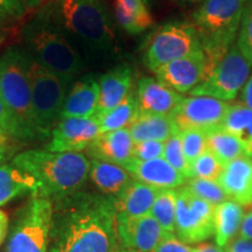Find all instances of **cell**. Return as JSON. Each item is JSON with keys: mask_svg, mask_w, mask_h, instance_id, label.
<instances>
[{"mask_svg": "<svg viewBox=\"0 0 252 252\" xmlns=\"http://www.w3.org/2000/svg\"><path fill=\"white\" fill-rule=\"evenodd\" d=\"M58 201L48 252H124L116 228L115 201L77 193Z\"/></svg>", "mask_w": 252, "mask_h": 252, "instance_id": "1", "label": "cell"}, {"mask_svg": "<svg viewBox=\"0 0 252 252\" xmlns=\"http://www.w3.org/2000/svg\"><path fill=\"white\" fill-rule=\"evenodd\" d=\"M49 6L74 46L87 58H105L118 50L111 14L99 0H58Z\"/></svg>", "mask_w": 252, "mask_h": 252, "instance_id": "2", "label": "cell"}, {"mask_svg": "<svg viewBox=\"0 0 252 252\" xmlns=\"http://www.w3.org/2000/svg\"><path fill=\"white\" fill-rule=\"evenodd\" d=\"M12 166L31 175L37 185V195L61 200L78 193L90 172V161L81 153H58L27 150L12 160Z\"/></svg>", "mask_w": 252, "mask_h": 252, "instance_id": "3", "label": "cell"}, {"mask_svg": "<svg viewBox=\"0 0 252 252\" xmlns=\"http://www.w3.org/2000/svg\"><path fill=\"white\" fill-rule=\"evenodd\" d=\"M25 52L68 83L81 74L84 61L56 20L50 6L42 8L23 31Z\"/></svg>", "mask_w": 252, "mask_h": 252, "instance_id": "4", "label": "cell"}, {"mask_svg": "<svg viewBox=\"0 0 252 252\" xmlns=\"http://www.w3.org/2000/svg\"><path fill=\"white\" fill-rule=\"evenodd\" d=\"M248 1L206 0L191 15L206 58V78L234 46Z\"/></svg>", "mask_w": 252, "mask_h": 252, "instance_id": "5", "label": "cell"}, {"mask_svg": "<svg viewBox=\"0 0 252 252\" xmlns=\"http://www.w3.org/2000/svg\"><path fill=\"white\" fill-rule=\"evenodd\" d=\"M0 93L23 132L24 140L40 138L34 124L31 86L23 48L11 47L0 56Z\"/></svg>", "mask_w": 252, "mask_h": 252, "instance_id": "6", "label": "cell"}, {"mask_svg": "<svg viewBox=\"0 0 252 252\" xmlns=\"http://www.w3.org/2000/svg\"><path fill=\"white\" fill-rule=\"evenodd\" d=\"M25 58L31 86L34 124L39 137L45 139L50 137L53 128L59 123L65 97L72 84L41 65L27 52H25Z\"/></svg>", "mask_w": 252, "mask_h": 252, "instance_id": "7", "label": "cell"}, {"mask_svg": "<svg viewBox=\"0 0 252 252\" xmlns=\"http://www.w3.org/2000/svg\"><path fill=\"white\" fill-rule=\"evenodd\" d=\"M203 52L195 27L184 21H171L152 33L145 42L143 61L154 71L175 60Z\"/></svg>", "mask_w": 252, "mask_h": 252, "instance_id": "8", "label": "cell"}, {"mask_svg": "<svg viewBox=\"0 0 252 252\" xmlns=\"http://www.w3.org/2000/svg\"><path fill=\"white\" fill-rule=\"evenodd\" d=\"M54 216L53 201L33 196L9 235L5 252H48Z\"/></svg>", "mask_w": 252, "mask_h": 252, "instance_id": "9", "label": "cell"}, {"mask_svg": "<svg viewBox=\"0 0 252 252\" xmlns=\"http://www.w3.org/2000/svg\"><path fill=\"white\" fill-rule=\"evenodd\" d=\"M252 64L241 54L237 46L229 49L212 74L190 91L191 96H208L224 102L235 99L250 77Z\"/></svg>", "mask_w": 252, "mask_h": 252, "instance_id": "10", "label": "cell"}, {"mask_svg": "<svg viewBox=\"0 0 252 252\" xmlns=\"http://www.w3.org/2000/svg\"><path fill=\"white\" fill-rule=\"evenodd\" d=\"M215 207L182 187L176 190L175 232L185 243H201L214 235Z\"/></svg>", "mask_w": 252, "mask_h": 252, "instance_id": "11", "label": "cell"}, {"mask_svg": "<svg viewBox=\"0 0 252 252\" xmlns=\"http://www.w3.org/2000/svg\"><path fill=\"white\" fill-rule=\"evenodd\" d=\"M230 104L208 96L184 97L172 119L179 132L197 130L209 132L222 125Z\"/></svg>", "mask_w": 252, "mask_h": 252, "instance_id": "12", "label": "cell"}, {"mask_svg": "<svg viewBox=\"0 0 252 252\" xmlns=\"http://www.w3.org/2000/svg\"><path fill=\"white\" fill-rule=\"evenodd\" d=\"M100 132L94 117L60 119L50 133L47 151L58 153H80L96 140Z\"/></svg>", "mask_w": 252, "mask_h": 252, "instance_id": "13", "label": "cell"}, {"mask_svg": "<svg viewBox=\"0 0 252 252\" xmlns=\"http://www.w3.org/2000/svg\"><path fill=\"white\" fill-rule=\"evenodd\" d=\"M118 241L128 252H154L167 235L157 220L149 214L137 219L116 220Z\"/></svg>", "mask_w": 252, "mask_h": 252, "instance_id": "14", "label": "cell"}, {"mask_svg": "<svg viewBox=\"0 0 252 252\" xmlns=\"http://www.w3.org/2000/svg\"><path fill=\"white\" fill-rule=\"evenodd\" d=\"M153 72L176 93L189 94L206 78V58L201 52L163 64Z\"/></svg>", "mask_w": 252, "mask_h": 252, "instance_id": "15", "label": "cell"}, {"mask_svg": "<svg viewBox=\"0 0 252 252\" xmlns=\"http://www.w3.org/2000/svg\"><path fill=\"white\" fill-rule=\"evenodd\" d=\"M138 108L140 113L172 117L184 96L153 77H141L137 86Z\"/></svg>", "mask_w": 252, "mask_h": 252, "instance_id": "16", "label": "cell"}, {"mask_svg": "<svg viewBox=\"0 0 252 252\" xmlns=\"http://www.w3.org/2000/svg\"><path fill=\"white\" fill-rule=\"evenodd\" d=\"M124 168L135 180L157 189H174L185 184L186 178L175 171L163 158L141 161L134 158L124 166Z\"/></svg>", "mask_w": 252, "mask_h": 252, "instance_id": "17", "label": "cell"}, {"mask_svg": "<svg viewBox=\"0 0 252 252\" xmlns=\"http://www.w3.org/2000/svg\"><path fill=\"white\" fill-rule=\"evenodd\" d=\"M220 187L228 195L229 200L241 206L252 204V159L241 157L224 165L220 178Z\"/></svg>", "mask_w": 252, "mask_h": 252, "instance_id": "18", "label": "cell"}, {"mask_svg": "<svg viewBox=\"0 0 252 252\" xmlns=\"http://www.w3.org/2000/svg\"><path fill=\"white\" fill-rule=\"evenodd\" d=\"M98 81L93 75L80 78L68 91L60 119L94 117L98 109Z\"/></svg>", "mask_w": 252, "mask_h": 252, "instance_id": "19", "label": "cell"}, {"mask_svg": "<svg viewBox=\"0 0 252 252\" xmlns=\"http://www.w3.org/2000/svg\"><path fill=\"white\" fill-rule=\"evenodd\" d=\"M133 147L128 128H122L102 133L87 150L94 159L124 167L133 158Z\"/></svg>", "mask_w": 252, "mask_h": 252, "instance_id": "20", "label": "cell"}, {"mask_svg": "<svg viewBox=\"0 0 252 252\" xmlns=\"http://www.w3.org/2000/svg\"><path fill=\"white\" fill-rule=\"evenodd\" d=\"M159 189L138 180H132L116 197V220H125L149 215Z\"/></svg>", "mask_w": 252, "mask_h": 252, "instance_id": "21", "label": "cell"}, {"mask_svg": "<svg viewBox=\"0 0 252 252\" xmlns=\"http://www.w3.org/2000/svg\"><path fill=\"white\" fill-rule=\"evenodd\" d=\"M133 72L128 64H119L98 80L99 99L96 115H102L122 103L131 94Z\"/></svg>", "mask_w": 252, "mask_h": 252, "instance_id": "22", "label": "cell"}, {"mask_svg": "<svg viewBox=\"0 0 252 252\" xmlns=\"http://www.w3.org/2000/svg\"><path fill=\"white\" fill-rule=\"evenodd\" d=\"M89 176L102 193L115 195L116 197L132 181V175L124 167L97 159L90 161Z\"/></svg>", "mask_w": 252, "mask_h": 252, "instance_id": "23", "label": "cell"}, {"mask_svg": "<svg viewBox=\"0 0 252 252\" xmlns=\"http://www.w3.org/2000/svg\"><path fill=\"white\" fill-rule=\"evenodd\" d=\"M134 143L140 141H165L178 131L171 117L150 113H140L128 127Z\"/></svg>", "mask_w": 252, "mask_h": 252, "instance_id": "24", "label": "cell"}, {"mask_svg": "<svg viewBox=\"0 0 252 252\" xmlns=\"http://www.w3.org/2000/svg\"><path fill=\"white\" fill-rule=\"evenodd\" d=\"M115 19L123 30L130 34H140L154 24L145 0H115Z\"/></svg>", "mask_w": 252, "mask_h": 252, "instance_id": "25", "label": "cell"}, {"mask_svg": "<svg viewBox=\"0 0 252 252\" xmlns=\"http://www.w3.org/2000/svg\"><path fill=\"white\" fill-rule=\"evenodd\" d=\"M244 217L243 208L232 200L215 207L214 214V236L217 247L225 248L239 232Z\"/></svg>", "mask_w": 252, "mask_h": 252, "instance_id": "26", "label": "cell"}, {"mask_svg": "<svg viewBox=\"0 0 252 252\" xmlns=\"http://www.w3.org/2000/svg\"><path fill=\"white\" fill-rule=\"evenodd\" d=\"M26 193L37 195L36 181L14 166H0V207Z\"/></svg>", "mask_w": 252, "mask_h": 252, "instance_id": "27", "label": "cell"}, {"mask_svg": "<svg viewBox=\"0 0 252 252\" xmlns=\"http://www.w3.org/2000/svg\"><path fill=\"white\" fill-rule=\"evenodd\" d=\"M220 126L241 141L245 156L252 159V110L243 103L230 104Z\"/></svg>", "mask_w": 252, "mask_h": 252, "instance_id": "28", "label": "cell"}, {"mask_svg": "<svg viewBox=\"0 0 252 252\" xmlns=\"http://www.w3.org/2000/svg\"><path fill=\"white\" fill-rule=\"evenodd\" d=\"M138 115H139V108H138L137 97L135 94L131 93L117 106L102 115H96L94 118L98 122L100 132L106 133L122 128H128Z\"/></svg>", "mask_w": 252, "mask_h": 252, "instance_id": "29", "label": "cell"}, {"mask_svg": "<svg viewBox=\"0 0 252 252\" xmlns=\"http://www.w3.org/2000/svg\"><path fill=\"white\" fill-rule=\"evenodd\" d=\"M206 134L207 150H209L223 166L237 158L245 156L243 145L241 141L235 135L225 131L222 126L213 128Z\"/></svg>", "mask_w": 252, "mask_h": 252, "instance_id": "30", "label": "cell"}, {"mask_svg": "<svg viewBox=\"0 0 252 252\" xmlns=\"http://www.w3.org/2000/svg\"><path fill=\"white\" fill-rule=\"evenodd\" d=\"M175 189H159L151 210V215L157 220L166 234H175Z\"/></svg>", "mask_w": 252, "mask_h": 252, "instance_id": "31", "label": "cell"}, {"mask_svg": "<svg viewBox=\"0 0 252 252\" xmlns=\"http://www.w3.org/2000/svg\"><path fill=\"white\" fill-rule=\"evenodd\" d=\"M162 158L175 171H178L186 178V180L190 179V165L186 159L184 150H182L180 132H176L165 141Z\"/></svg>", "mask_w": 252, "mask_h": 252, "instance_id": "32", "label": "cell"}, {"mask_svg": "<svg viewBox=\"0 0 252 252\" xmlns=\"http://www.w3.org/2000/svg\"><path fill=\"white\" fill-rule=\"evenodd\" d=\"M186 187L195 196L202 198L213 206L225 202L229 200L228 195L223 190L216 180H204V179H191Z\"/></svg>", "mask_w": 252, "mask_h": 252, "instance_id": "33", "label": "cell"}, {"mask_svg": "<svg viewBox=\"0 0 252 252\" xmlns=\"http://www.w3.org/2000/svg\"><path fill=\"white\" fill-rule=\"evenodd\" d=\"M222 163L210 152L204 151L190 163V179H204V180H216L223 171Z\"/></svg>", "mask_w": 252, "mask_h": 252, "instance_id": "34", "label": "cell"}, {"mask_svg": "<svg viewBox=\"0 0 252 252\" xmlns=\"http://www.w3.org/2000/svg\"><path fill=\"white\" fill-rule=\"evenodd\" d=\"M236 46L247 61L252 64V0H249L245 6Z\"/></svg>", "mask_w": 252, "mask_h": 252, "instance_id": "35", "label": "cell"}, {"mask_svg": "<svg viewBox=\"0 0 252 252\" xmlns=\"http://www.w3.org/2000/svg\"><path fill=\"white\" fill-rule=\"evenodd\" d=\"M182 150L185 157L190 165L191 162L207 151V134L206 132L197 130H187L180 132Z\"/></svg>", "mask_w": 252, "mask_h": 252, "instance_id": "36", "label": "cell"}, {"mask_svg": "<svg viewBox=\"0 0 252 252\" xmlns=\"http://www.w3.org/2000/svg\"><path fill=\"white\" fill-rule=\"evenodd\" d=\"M0 130L4 132L6 135H8L11 139L25 141L23 132L15 123L14 118L12 117L7 105H6L4 98H2L1 93H0Z\"/></svg>", "mask_w": 252, "mask_h": 252, "instance_id": "37", "label": "cell"}, {"mask_svg": "<svg viewBox=\"0 0 252 252\" xmlns=\"http://www.w3.org/2000/svg\"><path fill=\"white\" fill-rule=\"evenodd\" d=\"M163 146H165V143L162 141L147 140L134 143L133 158L137 160H141V161L162 158Z\"/></svg>", "mask_w": 252, "mask_h": 252, "instance_id": "38", "label": "cell"}, {"mask_svg": "<svg viewBox=\"0 0 252 252\" xmlns=\"http://www.w3.org/2000/svg\"><path fill=\"white\" fill-rule=\"evenodd\" d=\"M27 5L25 0H0V18L19 19L26 13Z\"/></svg>", "mask_w": 252, "mask_h": 252, "instance_id": "39", "label": "cell"}, {"mask_svg": "<svg viewBox=\"0 0 252 252\" xmlns=\"http://www.w3.org/2000/svg\"><path fill=\"white\" fill-rule=\"evenodd\" d=\"M154 252H193V248L182 242L175 235L167 234L161 239Z\"/></svg>", "mask_w": 252, "mask_h": 252, "instance_id": "40", "label": "cell"}, {"mask_svg": "<svg viewBox=\"0 0 252 252\" xmlns=\"http://www.w3.org/2000/svg\"><path fill=\"white\" fill-rule=\"evenodd\" d=\"M239 238L252 241V210L245 214L239 228Z\"/></svg>", "mask_w": 252, "mask_h": 252, "instance_id": "41", "label": "cell"}, {"mask_svg": "<svg viewBox=\"0 0 252 252\" xmlns=\"http://www.w3.org/2000/svg\"><path fill=\"white\" fill-rule=\"evenodd\" d=\"M228 249L231 252H252V241L237 238L229 244Z\"/></svg>", "mask_w": 252, "mask_h": 252, "instance_id": "42", "label": "cell"}, {"mask_svg": "<svg viewBox=\"0 0 252 252\" xmlns=\"http://www.w3.org/2000/svg\"><path fill=\"white\" fill-rule=\"evenodd\" d=\"M9 149H11V138L0 130V162L4 161L8 156Z\"/></svg>", "mask_w": 252, "mask_h": 252, "instance_id": "43", "label": "cell"}, {"mask_svg": "<svg viewBox=\"0 0 252 252\" xmlns=\"http://www.w3.org/2000/svg\"><path fill=\"white\" fill-rule=\"evenodd\" d=\"M241 99L244 105H247L249 109L252 110V75L249 77L247 84H245L243 90H242Z\"/></svg>", "mask_w": 252, "mask_h": 252, "instance_id": "44", "label": "cell"}, {"mask_svg": "<svg viewBox=\"0 0 252 252\" xmlns=\"http://www.w3.org/2000/svg\"><path fill=\"white\" fill-rule=\"evenodd\" d=\"M8 231V217L5 212L0 210V245L5 241Z\"/></svg>", "mask_w": 252, "mask_h": 252, "instance_id": "45", "label": "cell"}, {"mask_svg": "<svg viewBox=\"0 0 252 252\" xmlns=\"http://www.w3.org/2000/svg\"><path fill=\"white\" fill-rule=\"evenodd\" d=\"M193 252H223V249L212 243H200L193 249Z\"/></svg>", "mask_w": 252, "mask_h": 252, "instance_id": "46", "label": "cell"}, {"mask_svg": "<svg viewBox=\"0 0 252 252\" xmlns=\"http://www.w3.org/2000/svg\"><path fill=\"white\" fill-rule=\"evenodd\" d=\"M25 1H26L27 7L34 8V7H36V6H39L41 2L43 1V0H25Z\"/></svg>", "mask_w": 252, "mask_h": 252, "instance_id": "47", "label": "cell"}, {"mask_svg": "<svg viewBox=\"0 0 252 252\" xmlns=\"http://www.w3.org/2000/svg\"><path fill=\"white\" fill-rule=\"evenodd\" d=\"M182 2H193V1H200V0H180Z\"/></svg>", "mask_w": 252, "mask_h": 252, "instance_id": "48", "label": "cell"}, {"mask_svg": "<svg viewBox=\"0 0 252 252\" xmlns=\"http://www.w3.org/2000/svg\"><path fill=\"white\" fill-rule=\"evenodd\" d=\"M4 23H5V19L0 18V28H1V26H2V25H4Z\"/></svg>", "mask_w": 252, "mask_h": 252, "instance_id": "49", "label": "cell"}, {"mask_svg": "<svg viewBox=\"0 0 252 252\" xmlns=\"http://www.w3.org/2000/svg\"><path fill=\"white\" fill-rule=\"evenodd\" d=\"M2 41H4V36L1 35V34H0V45H1V42Z\"/></svg>", "mask_w": 252, "mask_h": 252, "instance_id": "50", "label": "cell"}, {"mask_svg": "<svg viewBox=\"0 0 252 252\" xmlns=\"http://www.w3.org/2000/svg\"><path fill=\"white\" fill-rule=\"evenodd\" d=\"M223 252H231V251H230V250H229V249H228V248H226V249H224V250H223Z\"/></svg>", "mask_w": 252, "mask_h": 252, "instance_id": "51", "label": "cell"}, {"mask_svg": "<svg viewBox=\"0 0 252 252\" xmlns=\"http://www.w3.org/2000/svg\"><path fill=\"white\" fill-rule=\"evenodd\" d=\"M124 251H125V250H124ZM125 252H128V251H125Z\"/></svg>", "mask_w": 252, "mask_h": 252, "instance_id": "52", "label": "cell"}, {"mask_svg": "<svg viewBox=\"0 0 252 252\" xmlns=\"http://www.w3.org/2000/svg\"><path fill=\"white\" fill-rule=\"evenodd\" d=\"M123 251H124V250H123ZM124 252H125V251H124Z\"/></svg>", "mask_w": 252, "mask_h": 252, "instance_id": "53", "label": "cell"}]
</instances>
